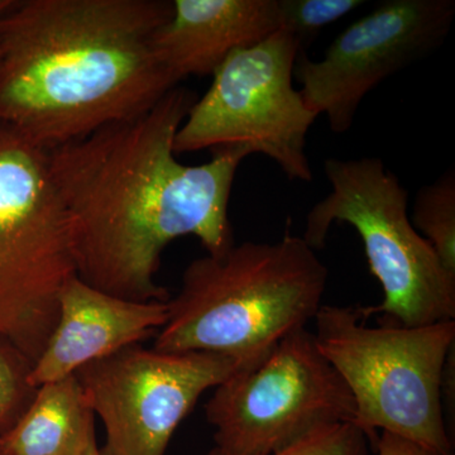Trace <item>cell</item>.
<instances>
[{
	"mask_svg": "<svg viewBox=\"0 0 455 455\" xmlns=\"http://www.w3.org/2000/svg\"><path fill=\"white\" fill-rule=\"evenodd\" d=\"M95 434L76 376L44 383L18 423L0 438L3 455H80Z\"/></svg>",
	"mask_w": 455,
	"mask_h": 455,
	"instance_id": "4fadbf2b",
	"label": "cell"
},
{
	"mask_svg": "<svg viewBox=\"0 0 455 455\" xmlns=\"http://www.w3.org/2000/svg\"><path fill=\"white\" fill-rule=\"evenodd\" d=\"M324 171L331 191L307 214L302 239L317 251L335 221L357 230L385 295L377 307H359L362 319L379 314L401 326L455 320V276L412 226L397 176L379 157L328 158Z\"/></svg>",
	"mask_w": 455,
	"mask_h": 455,
	"instance_id": "5b68a950",
	"label": "cell"
},
{
	"mask_svg": "<svg viewBox=\"0 0 455 455\" xmlns=\"http://www.w3.org/2000/svg\"><path fill=\"white\" fill-rule=\"evenodd\" d=\"M0 455H3V451H2V442H0Z\"/></svg>",
	"mask_w": 455,
	"mask_h": 455,
	"instance_id": "ffe728a7",
	"label": "cell"
},
{
	"mask_svg": "<svg viewBox=\"0 0 455 455\" xmlns=\"http://www.w3.org/2000/svg\"><path fill=\"white\" fill-rule=\"evenodd\" d=\"M170 0H17L0 18V124L49 149L152 109L179 84L154 37Z\"/></svg>",
	"mask_w": 455,
	"mask_h": 455,
	"instance_id": "7a4b0ae2",
	"label": "cell"
},
{
	"mask_svg": "<svg viewBox=\"0 0 455 455\" xmlns=\"http://www.w3.org/2000/svg\"><path fill=\"white\" fill-rule=\"evenodd\" d=\"M373 443L355 423H343L311 434L272 455H372ZM205 455H226L212 448Z\"/></svg>",
	"mask_w": 455,
	"mask_h": 455,
	"instance_id": "e0dca14e",
	"label": "cell"
},
{
	"mask_svg": "<svg viewBox=\"0 0 455 455\" xmlns=\"http://www.w3.org/2000/svg\"><path fill=\"white\" fill-rule=\"evenodd\" d=\"M454 18V0L379 3L338 35L322 59L300 51L293 76L305 104L325 116L334 133H346L367 94L440 49Z\"/></svg>",
	"mask_w": 455,
	"mask_h": 455,
	"instance_id": "30bf717a",
	"label": "cell"
},
{
	"mask_svg": "<svg viewBox=\"0 0 455 455\" xmlns=\"http://www.w3.org/2000/svg\"><path fill=\"white\" fill-rule=\"evenodd\" d=\"M241 367L214 353L164 352L134 344L80 368L75 376L106 429L103 455H164L204 392Z\"/></svg>",
	"mask_w": 455,
	"mask_h": 455,
	"instance_id": "9c48e42d",
	"label": "cell"
},
{
	"mask_svg": "<svg viewBox=\"0 0 455 455\" xmlns=\"http://www.w3.org/2000/svg\"><path fill=\"white\" fill-rule=\"evenodd\" d=\"M33 364L12 344H0V438L18 423L38 388L29 382Z\"/></svg>",
	"mask_w": 455,
	"mask_h": 455,
	"instance_id": "2e32d148",
	"label": "cell"
},
{
	"mask_svg": "<svg viewBox=\"0 0 455 455\" xmlns=\"http://www.w3.org/2000/svg\"><path fill=\"white\" fill-rule=\"evenodd\" d=\"M363 4L364 0H278L280 29L293 36L302 50L325 27Z\"/></svg>",
	"mask_w": 455,
	"mask_h": 455,
	"instance_id": "9a60e30c",
	"label": "cell"
},
{
	"mask_svg": "<svg viewBox=\"0 0 455 455\" xmlns=\"http://www.w3.org/2000/svg\"><path fill=\"white\" fill-rule=\"evenodd\" d=\"M205 415L221 453L272 455L325 427L355 423V403L304 328L217 386Z\"/></svg>",
	"mask_w": 455,
	"mask_h": 455,
	"instance_id": "ba28073f",
	"label": "cell"
},
{
	"mask_svg": "<svg viewBox=\"0 0 455 455\" xmlns=\"http://www.w3.org/2000/svg\"><path fill=\"white\" fill-rule=\"evenodd\" d=\"M355 307L323 305L314 337L355 403V424L376 444L395 434L439 455H453L442 391L455 320L423 326H367Z\"/></svg>",
	"mask_w": 455,
	"mask_h": 455,
	"instance_id": "277c9868",
	"label": "cell"
},
{
	"mask_svg": "<svg viewBox=\"0 0 455 455\" xmlns=\"http://www.w3.org/2000/svg\"><path fill=\"white\" fill-rule=\"evenodd\" d=\"M300 51L295 37L280 29L228 56L180 125L175 154L243 148L271 158L290 180L313 181L305 148L317 116L292 83Z\"/></svg>",
	"mask_w": 455,
	"mask_h": 455,
	"instance_id": "52a82bcc",
	"label": "cell"
},
{
	"mask_svg": "<svg viewBox=\"0 0 455 455\" xmlns=\"http://www.w3.org/2000/svg\"><path fill=\"white\" fill-rule=\"evenodd\" d=\"M411 224L455 276V171L448 169L430 185L419 188Z\"/></svg>",
	"mask_w": 455,
	"mask_h": 455,
	"instance_id": "5bb4252c",
	"label": "cell"
},
{
	"mask_svg": "<svg viewBox=\"0 0 455 455\" xmlns=\"http://www.w3.org/2000/svg\"><path fill=\"white\" fill-rule=\"evenodd\" d=\"M80 455H103L100 449L98 447L97 435L92 436V438L89 440L88 444L85 445V448H84Z\"/></svg>",
	"mask_w": 455,
	"mask_h": 455,
	"instance_id": "d6986e66",
	"label": "cell"
},
{
	"mask_svg": "<svg viewBox=\"0 0 455 455\" xmlns=\"http://www.w3.org/2000/svg\"><path fill=\"white\" fill-rule=\"evenodd\" d=\"M196 94L176 86L152 109L47 151L76 276L131 301H167L156 283L164 248L185 235L220 254L235 242L229 202L243 148L184 164L173 140Z\"/></svg>",
	"mask_w": 455,
	"mask_h": 455,
	"instance_id": "6da1fadb",
	"label": "cell"
},
{
	"mask_svg": "<svg viewBox=\"0 0 455 455\" xmlns=\"http://www.w3.org/2000/svg\"><path fill=\"white\" fill-rule=\"evenodd\" d=\"M167 315V301L124 300L70 278L60 293L55 329L33 364L29 382L41 387L140 344L160 331Z\"/></svg>",
	"mask_w": 455,
	"mask_h": 455,
	"instance_id": "8fae6325",
	"label": "cell"
},
{
	"mask_svg": "<svg viewBox=\"0 0 455 455\" xmlns=\"http://www.w3.org/2000/svg\"><path fill=\"white\" fill-rule=\"evenodd\" d=\"M76 276L70 227L46 149L0 124V339L36 363Z\"/></svg>",
	"mask_w": 455,
	"mask_h": 455,
	"instance_id": "8992f818",
	"label": "cell"
},
{
	"mask_svg": "<svg viewBox=\"0 0 455 455\" xmlns=\"http://www.w3.org/2000/svg\"><path fill=\"white\" fill-rule=\"evenodd\" d=\"M377 455H439L410 440L383 431L376 442Z\"/></svg>",
	"mask_w": 455,
	"mask_h": 455,
	"instance_id": "ac0fdd59",
	"label": "cell"
},
{
	"mask_svg": "<svg viewBox=\"0 0 455 455\" xmlns=\"http://www.w3.org/2000/svg\"><path fill=\"white\" fill-rule=\"evenodd\" d=\"M329 269L302 236L275 243L243 242L194 259L154 348L206 352L242 367L284 337L307 328L323 307Z\"/></svg>",
	"mask_w": 455,
	"mask_h": 455,
	"instance_id": "3957f363",
	"label": "cell"
},
{
	"mask_svg": "<svg viewBox=\"0 0 455 455\" xmlns=\"http://www.w3.org/2000/svg\"><path fill=\"white\" fill-rule=\"evenodd\" d=\"M277 31L278 0H172V14L154 37L155 55L180 84L212 76L235 51Z\"/></svg>",
	"mask_w": 455,
	"mask_h": 455,
	"instance_id": "7c38bea8",
	"label": "cell"
}]
</instances>
